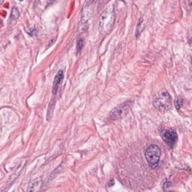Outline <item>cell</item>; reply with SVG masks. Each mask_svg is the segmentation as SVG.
Segmentation results:
<instances>
[{"label":"cell","mask_w":192,"mask_h":192,"mask_svg":"<svg viewBox=\"0 0 192 192\" xmlns=\"http://www.w3.org/2000/svg\"><path fill=\"white\" fill-rule=\"evenodd\" d=\"M115 21L113 6L110 5L102 12L99 18V30L101 34H106L111 30Z\"/></svg>","instance_id":"6da1fadb"},{"label":"cell","mask_w":192,"mask_h":192,"mask_svg":"<svg viewBox=\"0 0 192 192\" xmlns=\"http://www.w3.org/2000/svg\"><path fill=\"white\" fill-rule=\"evenodd\" d=\"M153 105L157 110L161 112L168 111L172 107L171 96L166 92L160 94L154 99Z\"/></svg>","instance_id":"7a4b0ae2"},{"label":"cell","mask_w":192,"mask_h":192,"mask_svg":"<svg viewBox=\"0 0 192 192\" xmlns=\"http://www.w3.org/2000/svg\"><path fill=\"white\" fill-rule=\"evenodd\" d=\"M161 155V150L157 145L152 144L148 148L145 153V157L147 162L152 168L156 167Z\"/></svg>","instance_id":"3957f363"},{"label":"cell","mask_w":192,"mask_h":192,"mask_svg":"<svg viewBox=\"0 0 192 192\" xmlns=\"http://www.w3.org/2000/svg\"><path fill=\"white\" fill-rule=\"evenodd\" d=\"M162 139L170 147H173L177 140V135L176 131L172 129H167L162 131Z\"/></svg>","instance_id":"277c9868"},{"label":"cell","mask_w":192,"mask_h":192,"mask_svg":"<svg viewBox=\"0 0 192 192\" xmlns=\"http://www.w3.org/2000/svg\"><path fill=\"white\" fill-rule=\"evenodd\" d=\"M129 107V105L125 106V105L114 108L110 113L111 118L112 119H117L120 118L122 114L125 113L126 111H127V108Z\"/></svg>","instance_id":"5b68a950"},{"label":"cell","mask_w":192,"mask_h":192,"mask_svg":"<svg viewBox=\"0 0 192 192\" xmlns=\"http://www.w3.org/2000/svg\"><path fill=\"white\" fill-rule=\"evenodd\" d=\"M63 78V72L62 70L59 71L57 74L55 75L53 82V93L56 94L57 92V89L59 85L62 81Z\"/></svg>","instance_id":"8992f818"},{"label":"cell","mask_w":192,"mask_h":192,"mask_svg":"<svg viewBox=\"0 0 192 192\" xmlns=\"http://www.w3.org/2000/svg\"><path fill=\"white\" fill-rule=\"evenodd\" d=\"M42 185V182L41 180L36 179L34 180H32L30 182L29 186L28 187L27 190L28 191H37L39 190Z\"/></svg>","instance_id":"52a82bcc"},{"label":"cell","mask_w":192,"mask_h":192,"mask_svg":"<svg viewBox=\"0 0 192 192\" xmlns=\"http://www.w3.org/2000/svg\"><path fill=\"white\" fill-rule=\"evenodd\" d=\"M144 28H145V23H144V19L141 18L139 21L136 27V37L137 38L140 35L143 30H144Z\"/></svg>","instance_id":"ba28073f"},{"label":"cell","mask_w":192,"mask_h":192,"mask_svg":"<svg viewBox=\"0 0 192 192\" xmlns=\"http://www.w3.org/2000/svg\"><path fill=\"white\" fill-rule=\"evenodd\" d=\"M19 17V11L17 7H13L11 10V15H10V19L12 20H17Z\"/></svg>","instance_id":"9c48e42d"},{"label":"cell","mask_w":192,"mask_h":192,"mask_svg":"<svg viewBox=\"0 0 192 192\" xmlns=\"http://www.w3.org/2000/svg\"><path fill=\"white\" fill-rule=\"evenodd\" d=\"M84 39H81V38H80L77 40V42L76 49H77V53L81 51V49L83 48V47H84Z\"/></svg>","instance_id":"30bf717a"},{"label":"cell","mask_w":192,"mask_h":192,"mask_svg":"<svg viewBox=\"0 0 192 192\" xmlns=\"http://www.w3.org/2000/svg\"><path fill=\"white\" fill-rule=\"evenodd\" d=\"M180 102H182V100H180V99H178L177 101H176V102H175V105H176V108H178V107H179V108L180 106L181 105V104H180Z\"/></svg>","instance_id":"8fae6325"},{"label":"cell","mask_w":192,"mask_h":192,"mask_svg":"<svg viewBox=\"0 0 192 192\" xmlns=\"http://www.w3.org/2000/svg\"><path fill=\"white\" fill-rule=\"evenodd\" d=\"M2 21L0 20V27H1V25H2Z\"/></svg>","instance_id":"7c38bea8"},{"label":"cell","mask_w":192,"mask_h":192,"mask_svg":"<svg viewBox=\"0 0 192 192\" xmlns=\"http://www.w3.org/2000/svg\"><path fill=\"white\" fill-rule=\"evenodd\" d=\"M20 1H23V0H20Z\"/></svg>","instance_id":"4fadbf2b"}]
</instances>
